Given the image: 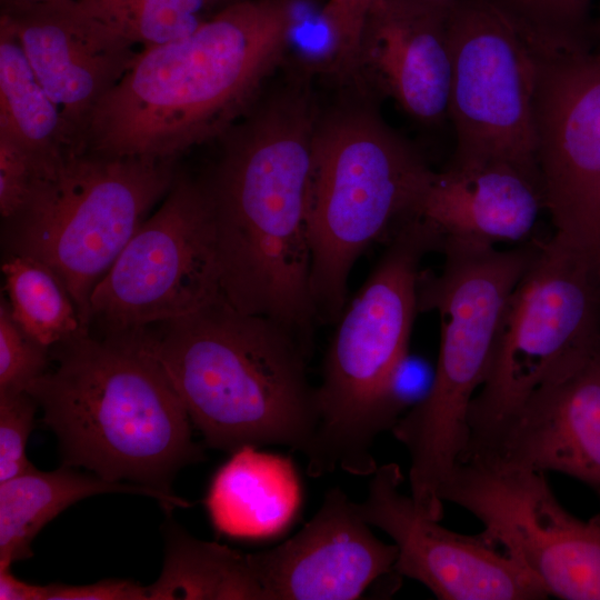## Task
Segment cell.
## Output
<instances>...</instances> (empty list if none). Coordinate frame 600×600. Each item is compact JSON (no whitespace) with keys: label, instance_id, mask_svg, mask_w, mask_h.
<instances>
[{"label":"cell","instance_id":"cell-28","mask_svg":"<svg viewBox=\"0 0 600 600\" xmlns=\"http://www.w3.org/2000/svg\"><path fill=\"white\" fill-rule=\"evenodd\" d=\"M377 0H328L321 20L331 40L337 66L353 71L368 14Z\"/></svg>","mask_w":600,"mask_h":600},{"label":"cell","instance_id":"cell-35","mask_svg":"<svg viewBox=\"0 0 600 600\" xmlns=\"http://www.w3.org/2000/svg\"><path fill=\"white\" fill-rule=\"evenodd\" d=\"M38 1H43V0H9L10 2L9 8L26 6V4L34 3Z\"/></svg>","mask_w":600,"mask_h":600},{"label":"cell","instance_id":"cell-24","mask_svg":"<svg viewBox=\"0 0 600 600\" xmlns=\"http://www.w3.org/2000/svg\"><path fill=\"white\" fill-rule=\"evenodd\" d=\"M1 270L10 312L36 341L51 348L89 332L66 287L43 262L27 256L8 254Z\"/></svg>","mask_w":600,"mask_h":600},{"label":"cell","instance_id":"cell-33","mask_svg":"<svg viewBox=\"0 0 600 600\" xmlns=\"http://www.w3.org/2000/svg\"><path fill=\"white\" fill-rule=\"evenodd\" d=\"M428 7L448 12L459 0H417Z\"/></svg>","mask_w":600,"mask_h":600},{"label":"cell","instance_id":"cell-26","mask_svg":"<svg viewBox=\"0 0 600 600\" xmlns=\"http://www.w3.org/2000/svg\"><path fill=\"white\" fill-rule=\"evenodd\" d=\"M50 348L31 338L0 303V393L22 392L49 369Z\"/></svg>","mask_w":600,"mask_h":600},{"label":"cell","instance_id":"cell-34","mask_svg":"<svg viewBox=\"0 0 600 600\" xmlns=\"http://www.w3.org/2000/svg\"><path fill=\"white\" fill-rule=\"evenodd\" d=\"M592 40L597 43V49L600 51V12L596 24L592 27Z\"/></svg>","mask_w":600,"mask_h":600},{"label":"cell","instance_id":"cell-25","mask_svg":"<svg viewBox=\"0 0 600 600\" xmlns=\"http://www.w3.org/2000/svg\"><path fill=\"white\" fill-rule=\"evenodd\" d=\"M539 58L592 49V0H492Z\"/></svg>","mask_w":600,"mask_h":600},{"label":"cell","instance_id":"cell-30","mask_svg":"<svg viewBox=\"0 0 600 600\" xmlns=\"http://www.w3.org/2000/svg\"><path fill=\"white\" fill-rule=\"evenodd\" d=\"M433 380L434 367L424 358L408 352L396 368L388 388V408L396 423L401 414L428 397Z\"/></svg>","mask_w":600,"mask_h":600},{"label":"cell","instance_id":"cell-16","mask_svg":"<svg viewBox=\"0 0 600 600\" xmlns=\"http://www.w3.org/2000/svg\"><path fill=\"white\" fill-rule=\"evenodd\" d=\"M468 458L563 473L600 494V350L546 381L497 427L470 439L460 460Z\"/></svg>","mask_w":600,"mask_h":600},{"label":"cell","instance_id":"cell-1","mask_svg":"<svg viewBox=\"0 0 600 600\" xmlns=\"http://www.w3.org/2000/svg\"><path fill=\"white\" fill-rule=\"evenodd\" d=\"M294 27L291 0H239L193 33L144 48L97 104L84 150L178 160L256 103Z\"/></svg>","mask_w":600,"mask_h":600},{"label":"cell","instance_id":"cell-20","mask_svg":"<svg viewBox=\"0 0 600 600\" xmlns=\"http://www.w3.org/2000/svg\"><path fill=\"white\" fill-rule=\"evenodd\" d=\"M301 498L291 460L242 447L217 471L204 503L218 532L261 539L280 533L292 522Z\"/></svg>","mask_w":600,"mask_h":600},{"label":"cell","instance_id":"cell-19","mask_svg":"<svg viewBox=\"0 0 600 600\" xmlns=\"http://www.w3.org/2000/svg\"><path fill=\"white\" fill-rule=\"evenodd\" d=\"M542 210L539 172L502 160L453 162L433 172L417 214L443 238L496 246L523 242Z\"/></svg>","mask_w":600,"mask_h":600},{"label":"cell","instance_id":"cell-14","mask_svg":"<svg viewBox=\"0 0 600 600\" xmlns=\"http://www.w3.org/2000/svg\"><path fill=\"white\" fill-rule=\"evenodd\" d=\"M403 474L394 463L378 466L358 509L397 547L393 573L419 581L441 600H534L548 593L506 551L482 532L461 534L422 516L400 491Z\"/></svg>","mask_w":600,"mask_h":600},{"label":"cell","instance_id":"cell-2","mask_svg":"<svg viewBox=\"0 0 600 600\" xmlns=\"http://www.w3.org/2000/svg\"><path fill=\"white\" fill-rule=\"evenodd\" d=\"M313 139L300 114L258 113L223 138L204 181L223 298L273 320L309 349L317 321L308 230Z\"/></svg>","mask_w":600,"mask_h":600},{"label":"cell","instance_id":"cell-17","mask_svg":"<svg viewBox=\"0 0 600 600\" xmlns=\"http://www.w3.org/2000/svg\"><path fill=\"white\" fill-rule=\"evenodd\" d=\"M340 488L281 544L253 553L267 600H354L393 572L397 547L378 539Z\"/></svg>","mask_w":600,"mask_h":600},{"label":"cell","instance_id":"cell-8","mask_svg":"<svg viewBox=\"0 0 600 600\" xmlns=\"http://www.w3.org/2000/svg\"><path fill=\"white\" fill-rule=\"evenodd\" d=\"M176 163L83 151L40 167L26 202L4 220L9 254L48 266L89 330L93 289L168 193Z\"/></svg>","mask_w":600,"mask_h":600},{"label":"cell","instance_id":"cell-18","mask_svg":"<svg viewBox=\"0 0 600 600\" xmlns=\"http://www.w3.org/2000/svg\"><path fill=\"white\" fill-rule=\"evenodd\" d=\"M448 12L417 0H377L360 40L356 69L362 68L402 111L424 124L448 117Z\"/></svg>","mask_w":600,"mask_h":600},{"label":"cell","instance_id":"cell-13","mask_svg":"<svg viewBox=\"0 0 600 600\" xmlns=\"http://www.w3.org/2000/svg\"><path fill=\"white\" fill-rule=\"evenodd\" d=\"M537 59V163L553 236L600 259V51Z\"/></svg>","mask_w":600,"mask_h":600},{"label":"cell","instance_id":"cell-11","mask_svg":"<svg viewBox=\"0 0 600 600\" xmlns=\"http://www.w3.org/2000/svg\"><path fill=\"white\" fill-rule=\"evenodd\" d=\"M453 162L502 160L539 172L534 98L538 59L492 0H459L448 12ZM540 173V172H539Z\"/></svg>","mask_w":600,"mask_h":600},{"label":"cell","instance_id":"cell-10","mask_svg":"<svg viewBox=\"0 0 600 600\" xmlns=\"http://www.w3.org/2000/svg\"><path fill=\"white\" fill-rule=\"evenodd\" d=\"M212 207L204 182L177 173L90 297L106 333L142 329L222 299Z\"/></svg>","mask_w":600,"mask_h":600},{"label":"cell","instance_id":"cell-3","mask_svg":"<svg viewBox=\"0 0 600 600\" xmlns=\"http://www.w3.org/2000/svg\"><path fill=\"white\" fill-rule=\"evenodd\" d=\"M54 367L27 389L58 439L62 464L171 498L176 474L201 461L190 417L139 329L76 336L50 348Z\"/></svg>","mask_w":600,"mask_h":600},{"label":"cell","instance_id":"cell-5","mask_svg":"<svg viewBox=\"0 0 600 600\" xmlns=\"http://www.w3.org/2000/svg\"><path fill=\"white\" fill-rule=\"evenodd\" d=\"M538 246L501 250L443 238L441 271L421 274L419 310L436 311L440 321L434 380L391 430L410 458V497L430 519L443 518L440 489L467 448L470 406L487 377L504 306Z\"/></svg>","mask_w":600,"mask_h":600},{"label":"cell","instance_id":"cell-29","mask_svg":"<svg viewBox=\"0 0 600 600\" xmlns=\"http://www.w3.org/2000/svg\"><path fill=\"white\" fill-rule=\"evenodd\" d=\"M38 169L29 152L0 136V213L3 220L14 216L23 206Z\"/></svg>","mask_w":600,"mask_h":600},{"label":"cell","instance_id":"cell-15","mask_svg":"<svg viewBox=\"0 0 600 600\" xmlns=\"http://www.w3.org/2000/svg\"><path fill=\"white\" fill-rule=\"evenodd\" d=\"M17 36L40 84L81 149L99 101L122 79L141 51L74 0H43L2 16Z\"/></svg>","mask_w":600,"mask_h":600},{"label":"cell","instance_id":"cell-9","mask_svg":"<svg viewBox=\"0 0 600 600\" xmlns=\"http://www.w3.org/2000/svg\"><path fill=\"white\" fill-rule=\"evenodd\" d=\"M599 350L600 259L552 236L539 242L504 306L487 377L470 406L469 440Z\"/></svg>","mask_w":600,"mask_h":600},{"label":"cell","instance_id":"cell-31","mask_svg":"<svg viewBox=\"0 0 600 600\" xmlns=\"http://www.w3.org/2000/svg\"><path fill=\"white\" fill-rule=\"evenodd\" d=\"M44 600H149V592L130 580L107 579L84 586L48 584Z\"/></svg>","mask_w":600,"mask_h":600},{"label":"cell","instance_id":"cell-36","mask_svg":"<svg viewBox=\"0 0 600 600\" xmlns=\"http://www.w3.org/2000/svg\"><path fill=\"white\" fill-rule=\"evenodd\" d=\"M218 1H220V0H209L210 4H213V3L218 2Z\"/></svg>","mask_w":600,"mask_h":600},{"label":"cell","instance_id":"cell-27","mask_svg":"<svg viewBox=\"0 0 600 600\" xmlns=\"http://www.w3.org/2000/svg\"><path fill=\"white\" fill-rule=\"evenodd\" d=\"M37 408L27 391L0 393V483L34 468L26 446Z\"/></svg>","mask_w":600,"mask_h":600},{"label":"cell","instance_id":"cell-21","mask_svg":"<svg viewBox=\"0 0 600 600\" xmlns=\"http://www.w3.org/2000/svg\"><path fill=\"white\" fill-rule=\"evenodd\" d=\"M108 492L147 496L166 510L190 506L182 498L131 482L109 481L66 464L49 472L33 468L0 483V567L31 558L36 536L63 510L79 500Z\"/></svg>","mask_w":600,"mask_h":600},{"label":"cell","instance_id":"cell-4","mask_svg":"<svg viewBox=\"0 0 600 600\" xmlns=\"http://www.w3.org/2000/svg\"><path fill=\"white\" fill-rule=\"evenodd\" d=\"M140 331L208 447L309 452L319 424L311 349L287 329L222 298Z\"/></svg>","mask_w":600,"mask_h":600},{"label":"cell","instance_id":"cell-32","mask_svg":"<svg viewBox=\"0 0 600 600\" xmlns=\"http://www.w3.org/2000/svg\"><path fill=\"white\" fill-rule=\"evenodd\" d=\"M11 567H0V600H44L47 586L24 582L16 578Z\"/></svg>","mask_w":600,"mask_h":600},{"label":"cell","instance_id":"cell-23","mask_svg":"<svg viewBox=\"0 0 600 600\" xmlns=\"http://www.w3.org/2000/svg\"><path fill=\"white\" fill-rule=\"evenodd\" d=\"M158 580L149 600H267L253 553L199 540L171 523Z\"/></svg>","mask_w":600,"mask_h":600},{"label":"cell","instance_id":"cell-7","mask_svg":"<svg viewBox=\"0 0 600 600\" xmlns=\"http://www.w3.org/2000/svg\"><path fill=\"white\" fill-rule=\"evenodd\" d=\"M431 173L414 148L368 107L344 108L318 122L308 194L317 320L336 323L358 258L418 216Z\"/></svg>","mask_w":600,"mask_h":600},{"label":"cell","instance_id":"cell-22","mask_svg":"<svg viewBox=\"0 0 600 600\" xmlns=\"http://www.w3.org/2000/svg\"><path fill=\"white\" fill-rule=\"evenodd\" d=\"M0 136L22 147L38 166L83 152L40 84L9 24L0 27Z\"/></svg>","mask_w":600,"mask_h":600},{"label":"cell","instance_id":"cell-12","mask_svg":"<svg viewBox=\"0 0 600 600\" xmlns=\"http://www.w3.org/2000/svg\"><path fill=\"white\" fill-rule=\"evenodd\" d=\"M440 498L479 519L482 533L548 596L600 600V518L571 514L543 472L468 458L448 476Z\"/></svg>","mask_w":600,"mask_h":600},{"label":"cell","instance_id":"cell-6","mask_svg":"<svg viewBox=\"0 0 600 600\" xmlns=\"http://www.w3.org/2000/svg\"><path fill=\"white\" fill-rule=\"evenodd\" d=\"M441 236L420 216L403 222L354 299L344 307L329 343L317 387L319 424L307 472L341 469L367 477L378 464L376 438L392 429L388 388L419 311L420 263Z\"/></svg>","mask_w":600,"mask_h":600}]
</instances>
